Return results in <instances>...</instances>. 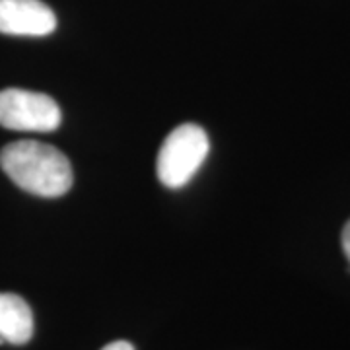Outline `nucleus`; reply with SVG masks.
<instances>
[{"label":"nucleus","mask_w":350,"mask_h":350,"mask_svg":"<svg viewBox=\"0 0 350 350\" xmlns=\"http://www.w3.org/2000/svg\"><path fill=\"white\" fill-rule=\"evenodd\" d=\"M63 121L57 101L29 90L6 88L0 92V126L25 133H51Z\"/></svg>","instance_id":"obj_3"},{"label":"nucleus","mask_w":350,"mask_h":350,"mask_svg":"<svg viewBox=\"0 0 350 350\" xmlns=\"http://www.w3.org/2000/svg\"><path fill=\"white\" fill-rule=\"evenodd\" d=\"M33 337V313L16 294L0 292V345H25Z\"/></svg>","instance_id":"obj_5"},{"label":"nucleus","mask_w":350,"mask_h":350,"mask_svg":"<svg viewBox=\"0 0 350 350\" xmlns=\"http://www.w3.org/2000/svg\"><path fill=\"white\" fill-rule=\"evenodd\" d=\"M57 16L41 0H0V33L43 38L55 31Z\"/></svg>","instance_id":"obj_4"},{"label":"nucleus","mask_w":350,"mask_h":350,"mask_svg":"<svg viewBox=\"0 0 350 350\" xmlns=\"http://www.w3.org/2000/svg\"><path fill=\"white\" fill-rule=\"evenodd\" d=\"M101 350H135V347L126 340H115V342H109L107 347H103Z\"/></svg>","instance_id":"obj_7"},{"label":"nucleus","mask_w":350,"mask_h":350,"mask_svg":"<svg viewBox=\"0 0 350 350\" xmlns=\"http://www.w3.org/2000/svg\"><path fill=\"white\" fill-rule=\"evenodd\" d=\"M340 241H342V251H345V255H347V259H349L350 262V220L347 222V226H345V230H342V238H340Z\"/></svg>","instance_id":"obj_6"},{"label":"nucleus","mask_w":350,"mask_h":350,"mask_svg":"<svg viewBox=\"0 0 350 350\" xmlns=\"http://www.w3.org/2000/svg\"><path fill=\"white\" fill-rule=\"evenodd\" d=\"M211 150L204 129L193 123L175 126L158 152V179L167 189H181L199 172Z\"/></svg>","instance_id":"obj_2"},{"label":"nucleus","mask_w":350,"mask_h":350,"mask_svg":"<svg viewBox=\"0 0 350 350\" xmlns=\"http://www.w3.org/2000/svg\"><path fill=\"white\" fill-rule=\"evenodd\" d=\"M0 167L18 187L38 197H63L72 187L68 158L45 142L18 140L6 144L0 152Z\"/></svg>","instance_id":"obj_1"}]
</instances>
